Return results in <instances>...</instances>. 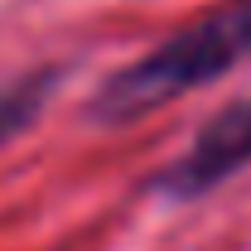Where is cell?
<instances>
[{
	"label": "cell",
	"mask_w": 251,
	"mask_h": 251,
	"mask_svg": "<svg viewBox=\"0 0 251 251\" xmlns=\"http://www.w3.org/2000/svg\"><path fill=\"white\" fill-rule=\"evenodd\" d=\"M58 82L63 68H29L20 77H0V145H10L15 135H25L39 121V111L58 92Z\"/></svg>",
	"instance_id": "cell-3"
},
{
	"label": "cell",
	"mask_w": 251,
	"mask_h": 251,
	"mask_svg": "<svg viewBox=\"0 0 251 251\" xmlns=\"http://www.w3.org/2000/svg\"><path fill=\"white\" fill-rule=\"evenodd\" d=\"M251 58V0H218L188 25L150 44L140 58L111 68L87 97L92 126H126L174 97L208 87Z\"/></svg>",
	"instance_id": "cell-1"
},
{
	"label": "cell",
	"mask_w": 251,
	"mask_h": 251,
	"mask_svg": "<svg viewBox=\"0 0 251 251\" xmlns=\"http://www.w3.org/2000/svg\"><path fill=\"white\" fill-rule=\"evenodd\" d=\"M247 164H251V97H237L218 116H208L203 130L150 179V193H159L164 203H193V198L222 188Z\"/></svg>",
	"instance_id": "cell-2"
}]
</instances>
